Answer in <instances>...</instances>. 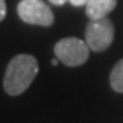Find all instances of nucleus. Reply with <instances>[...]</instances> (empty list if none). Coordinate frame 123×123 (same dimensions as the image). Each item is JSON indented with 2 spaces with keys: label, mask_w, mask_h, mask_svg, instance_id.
Wrapping results in <instances>:
<instances>
[{
  "label": "nucleus",
  "mask_w": 123,
  "mask_h": 123,
  "mask_svg": "<svg viewBox=\"0 0 123 123\" xmlns=\"http://www.w3.org/2000/svg\"><path fill=\"white\" fill-rule=\"evenodd\" d=\"M38 73V62L34 56L21 53L12 57L6 68L3 86L10 96L22 94L31 82L34 81Z\"/></svg>",
  "instance_id": "obj_1"
},
{
  "label": "nucleus",
  "mask_w": 123,
  "mask_h": 123,
  "mask_svg": "<svg viewBox=\"0 0 123 123\" xmlns=\"http://www.w3.org/2000/svg\"><path fill=\"white\" fill-rule=\"evenodd\" d=\"M7 14V7H6V0H0V22L6 18Z\"/></svg>",
  "instance_id": "obj_7"
},
{
  "label": "nucleus",
  "mask_w": 123,
  "mask_h": 123,
  "mask_svg": "<svg viewBox=\"0 0 123 123\" xmlns=\"http://www.w3.org/2000/svg\"><path fill=\"white\" fill-rule=\"evenodd\" d=\"M89 0H70V3L73 6H77V7H79V6H86V3H88Z\"/></svg>",
  "instance_id": "obj_8"
},
{
  "label": "nucleus",
  "mask_w": 123,
  "mask_h": 123,
  "mask_svg": "<svg viewBox=\"0 0 123 123\" xmlns=\"http://www.w3.org/2000/svg\"><path fill=\"white\" fill-rule=\"evenodd\" d=\"M52 4H56V6H62V4H64L66 1H70V0H49Z\"/></svg>",
  "instance_id": "obj_9"
},
{
  "label": "nucleus",
  "mask_w": 123,
  "mask_h": 123,
  "mask_svg": "<svg viewBox=\"0 0 123 123\" xmlns=\"http://www.w3.org/2000/svg\"><path fill=\"white\" fill-rule=\"evenodd\" d=\"M89 47L86 41L77 37H67L57 41L55 45V55L59 62L68 67H77L84 64L89 59Z\"/></svg>",
  "instance_id": "obj_2"
},
{
  "label": "nucleus",
  "mask_w": 123,
  "mask_h": 123,
  "mask_svg": "<svg viewBox=\"0 0 123 123\" xmlns=\"http://www.w3.org/2000/svg\"><path fill=\"white\" fill-rule=\"evenodd\" d=\"M114 25L108 18L90 19L85 33L86 44L94 52L105 51L114 41Z\"/></svg>",
  "instance_id": "obj_3"
},
{
  "label": "nucleus",
  "mask_w": 123,
  "mask_h": 123,
  "mask_svg": "<svg viewBox=\"0 0 123 123\" xmlns=\"http://www.w3.org/2000/svg\"><path fill=\"white\" fill-rule=\"evenodd\" d=\"M118 0H89L86 3V15L90 19H101L116 7Z\"/></svg>",
  "instance_id": "obj_5"
},
{
  "label": "nucleus",
  "mask_w": 123,
  "mask_h": 123,
  "mask_svg": "<svg viewBox=\"0 0 123 123\" xmlns=\"http://www.w3.org/2000/svg\"><path fill=\"white\" fill-rule=\"evenodd\" d=\"M18 15L23 22L38 26H51L55 21L53 12L43 0H21Z\"/></svg>",
  "instance_id": "obj_4"
},
{
  "label": "nucleus",
  "mask_w": 123,
  "mask_h": 123,
  "mask_svg": "<svg viewBox=\"0 0 123 123\" xmlns=\"http://www.w3.org/2000/svg\"><path fill=\"white\" fill-rule=\"evenodd\" d=\"M110 84L115 92L123 93V59L119 60L111 71Z\"/></svg>",
  "instance_id": "obj_6"
},
{
  "label": "nucleus",
  "mask_w": 123,
  "mask_h": 123,
  "mask_svg": "<svg viewBox=\"0 0 123 123\" xmlns=\"http://www.w3.org/2000/svg\"><path fill=\"white\" fill-rule=\"evenodd\" d=\"M57 63H59V59H57V57H56V59H52V60H51V64H52V66H56Z\"/></svg>",
  "instance_id": "obj_10"
}]
</instances>
